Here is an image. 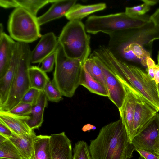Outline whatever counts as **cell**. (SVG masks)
<instances>
[{"instance_id": "1f68e13d", "label": "cell", "mask_w": 159, "mask_h": 159, "mask_svg": "<svg viewBox=\"0 0 159 159\" xmlns=\"http://www.w3.org/2000/svg\"><path fill=\"white\" fill-rule=\"evenodd\" d=\"M41 91L35 88H30L24 94L20 102L34 106L37 103Z\"/></svg>"}, {"instance_id": "f1b7e54d", "label": "cell", "mask_w": 159, "mask_h": 159, "mask_svg": "<svg viewBox=\"0 0 159 159\" xmlns=\"http://www.w3.org/2000/svg\"><path fill=\"white\" fill-rule=\"evenodd\" d=\"M144 3L138 6L126 7L125 12L130 15L141 16L149 11L150 6L157 3L156 0H142Z\"/></svg>"}, {"instance_id": "8d00e7d4", "label": "cell", "mask_w": 159, "mask_h": 159, "mask_svg": "<svg viewBox=\"0 0 159 159\" xmlns=\"http://www.w3.org/2000/svg\"><path fill=\"white\" fill-rule=\"evenodd\" d=\"M146 65L148 68H154L156 64L150 56L148 57L146 60Z\"/></svg>"}, {"instance_id": "44dd1931", "label": "cell", "mask_w": 159, "mask_h": 159, "mask_svg": "<svg viewBox=\"0 0 159 159\" xmlns=\"http://www.w3.org/2000/svg\"><path fill=\"white\" fill-rule=\"evenodd\" d=\"M106 7V4L103 3L89 5L75 4L65 16L69 21H81L89 15L102 10Z\"/></svg>"}, {"instance_id": "836d02e7", "label": "cell", "mask_w": 159, "mask_h": 159, "mask_svg": "<svg viewBox=\"0 0 159 159\" xmlns=\"http://www.w3.org/2000/svg\"><path fill=\"white\" fill-rule=\"evenodd\" d=\"M12 132L5 125L0 122V135L8 139L12 135Z\"/></svg>"}, {"instance_id": "5bb4252c", "label": "cell", "mask_w": 159, "mask_h": 159, "mask_svg": "<svg viewBox=\"0 0 159 159\" xmlns=\"http://www.w3.org/2000/svg\"><path fill=\"white\" fill-rule=\"evenodd\" d=\"M20 52L19 43L17 42L9 66L4 75L0 79V107L5 104L7 99L14 77Z\"/></svg>"}, {"instance_id": "ac0fdd59", "label": "cell", "mask_w": 159, "mask_h": 159, "mask_svg": "<svg viewBox=\"0 0 159 159\" xmlns=\"http://www.w3.org/2000/svg\"><path fill=\"white\" fill-rule=\"evenodd\" d=\"M36 136L34 131L30 134L23 135L12 132L8 139L16 147L23 159H33L34 142Z\"/></svg>"}, {"instance_id": "d6a6232c", "label": "cell", "mask_w": 159, "mask_h": 159, "mask_svg": "<svg viewBox=\"0 0 159 159\" xmlns=\"http://www.w3.org/2000/svg\"><path fill=\"white\" fill-rule=\"evenodd\" d=\"M57 56L56 50L46 57L42 62L41 69L45 73L52 71L55 64Z\"/></svg>"}, {"instance_id": "3957f363", "label": "cell", "mask_w": 159, "mask_h": 159, "mask_svg": "<svg viewBox=\"0 0 159 159\" xmlns=\"http://www.w3.org/2000/svg\"><path fill=\"white\" fill-rule=\"evenodd\" d=\"M56 52L55 68L51 82L63 96L70 98L80 85L84 64L79 60L68 57L59 43Z\"/></svg>"}, {"instance_id": "52a82bcc", "label": "cell", "mask_w": 159, "mask_h": 159, "mask_svg": "<svg viewBox=\"0 0 159 159\" xmlns=\"http://www.w3.org/2000/svg\"><path fill=\"white\" fill-rule=\"evenodd\" d=\"M40 26L37 17L20 7L16 8L9 17L8 30L17 42L28 43L36 40L41 36Z\"/></svg>"}, {"instance_id": "4316f807", "label": "cell", "mask_w": 159, "mask_h": 159, "mask_svg": "<svg viewBox=\"0 0 159 159\" xmlns=\"http://www.w3.org/2000/svg\"><path fill=\"white\" fill-rule=\"evenodd\" d=\"M83 66L94 79L102 84L107 89L103 72L93 59L89 57L84 62Z\"/></svg>"}, {"instance_id": "7c38bea8", "label": "cell", "mask_w": 159, "mask_h": 159, "mask_svg": "<svg viewBox=\"0 0 159 159\" xmlns=\"http://www.w3.org/2000/svg\"><path fill=\"white\" fill-rule=\"evenodd\" d=\"M51 159H72V144L64 132L50 135Z\"/></svg>"}, {"instance_id": "9c48e42d", "label": "cell", "mask_w": 159, "mask_h": 159, "mask_svg": "<svg viewBox=\"0 0 159 159\" xmlns=\"http://www.w3.org/2000/svg\"><path fill=\"white\" fill-rule=\"evenodd\" d=\"M89 57L93 59L102 69L106 81L108 97L119 109L126 96L127 92L125 87L98 57L92 54Z\"/></svg>"}, {"instance_id": "8992f818", "label": "cell", "mask_w": 159, "mask_h": 159, "mask_svg": "<svg viewBox=\"0 0 159 159\" xmlns=\"http://www.w3.org/2000/svg\"><path fill=\"white\" fill-rule=\"evenodd\" d=\"M20 52L14 79L8 98L0 107V111H7L20 103L30 88L28 70L31 63V51L28 43L19 42Z\"/></svg>"}, {"instance_id": "7a4b0ae2", "label": "cell", "mask_w": 159, "mask_h": 159, "mask_svg": "<svg viewBox=\"0 0 159 159\" xmlns=\"http://www.w3.org/2000/svg\"><path fill=\"white\" fill-rule=\"evenodd\" d=\"M89 147L93 159H131L135 150L120 117L102 127Z\"/></svg>"}, {"instance_id": "8fae6325", "label": "cell", "mask_w": 159, "mask_h": 159, "mask_svg": "<svg viewBox=\"0 0 159 159\" xmlns=\"http://www.w3.org/2000/svg\"><path fill=\"white\" fill-rule=\"evenodd\" d=\"M125 88L127 92L126 96L121 107L119 110L129 140L131 143L133 137L134 115L138 98L129 90Z\"/></svg>"}, {"instance_id": "603a6c76", "label": "cell", "mask_w": 159, "mask_h": 159, "mask_svg": "<svg viewBox=\"0 0 159 159\" xmlns=\"http://www.w3.org/2000/svg\"><path fill=\"white\" fill-rule=\"evenodd\" d=\"M33 159H51L50 136H36L34 142Z\"/></svg>"}, {"instance_id": "d4e9b609", "label": "cell", "mask_w": 159, "mask_h": 159, "mask_svg": "<svg viewBox=\"0 0 159 159\" xmlns=\"http://www.w3.org/2000/svg\"><path fill=\"white\" fill-rule=\"evenodd\" d=\"M151 22L154 24L151 28L141 32L138 35L140 43H147L159 39V8L150 17Z\"/></svg>"}, {"instance_id": "83f0119b", "label": "cell", "mask_w": 159, "mask_h": 159, "mask_svg": "<svg viewBox=\"0 0 159 159\" xmlns=\"http://www.w3.org/2000/svg\"><path fill=\"white\" fill-rule=\"evenodd\" d=\"M73 151L72 159H93L89 146L84 141L80 140L76 143Z\"/></svg>"}, {"instance_id": "6da1fadb", "label": "cell", "mask_w": 159, "mask_h": 159, "mask_svg": "<svg viewBox=\"0 0 159 159\" xmlns=\"http://www.w3.org/2000/svg\"><path fill=\"white\" fill-rule=\"evenodd\" d=\"M93 54L106 65L125 88L159 111L157 85L147 73L137 66L119 60L105 45H100Z\"/></svg>"}, {"instance_id": "60d3db41", "label": "cell", "mask_w": 159, "mask_h": 159, "mask_svg": "<svg viewBox=\"0 0 159 159\" xmlns=\"http://www.w3.org/2000/svg\"><path fill=\"white\" fill-rule=\"evenodd\" d=\"M138 159H145L144 158H143V157L140 156V157H139Z\"/></svg>"}, {"instance_id": "ba28073f", "label": "cell", "mask_w": 159, "mask_h": 159, "mask_svg": "<svg viewBox=\"0 0 159 159\" xmlns=\"http://www.w3.org/2000/svg\"><path fill=\"white\" fill-rule=\"evenodd\" d=\"M131 143L135 149L143 150L159 155V114L158 113L133 138Z\"/></svg>"}, {"instance_id": "d6986e66", "label": "cell", "mask_w": 159, "mask_h": 159, "mask_svg": "<svg viewBox=\"0 0 159 159\" xmlns=\"http://www.w3.org/2000/svg\"><path fill=\"white\" fill-rule=\"evenodd\" d=\"M56 0H0V5L4 8L20 7L36 17L39 11L46 5Z\"/></svg>"}, {"instance_id": "2e32d148", "label": "cell", "mask_w": 159, "mask_h": 159, "mask_svg": "<svg viewBox=\"0 0 159 159\" xmlns=\"http://www.w3.org/2000/svg\"><path fill=\"white\" fill-rule=\"evenodd\" d=\"M76 0H56L45 13L37 17L40 26L66 15L76 4Z\"/></svg>"}, {"instance_id": "7402d4cb", "label": "cell", "mask_w": 159, "mask_h": 159, "mask_svg": "<svg viewBox=\"0 0 159 159\" xmlns=\"http://www.w3.org/2000/svg\"><path fill=\"white\" fill-rule=\"evenodd\" d=\"M80 85L84 86L92 93L103 96H108L106 87L94 79L84 66L81 72Z\"/></svg>"}, {"instance_id": "ffe728a7", "label": "cell", "mask_w": 159, "mask_h": 159, "mask_svg": "<svg viewBox=\"0 0 159 159\" xmlns=\"http://www.w3.org/2000/svg\"><path fill=\"white\" fill-rule=\"evenodd\" d=\"M48 101L45 94L42 91L37 103L32 107L30 118L26 121L31 130L38 129L42 125L43 121L44 111L47 106Z\"/></svg>"}, {"instance_id": "ab89813d", "label": "cell", "mask_w": 159, "mask_h": 159, "mask_svg": "<svg viewBox=\"0 0 159 159\" xmlns=\"http://www.w3.org/2000/svg\"><path fill=\"white\" fill-rule=\"evenodd\" d=\"M157 61H158V64L159 65V53H158V57H157Z\"/></svg>"}, {"instance_id": "74e56055", "label": "cell", "mask_w": 159, "mask_h": 159, "mask_svg": "<svg viewBox=\"0 0 159 159\" xmlns=\"http://www.w3.org/2000/svg\"><path fill=\"white\" fill-rule=\"evenodd\" d=\"M148 76L152 80H154V68H148L146 69Z\"/></svg>"}, {"instance_id": "f35d334b", "label": "cell", "mask_w": 159, "mask_h": 159, "mask_svg": "<svg viewBox=\"0 0 159 159\" xmlns=\"http://www.w3.org/2000/svg\"><path fill=\"white\" fill-rule=\"evenodd\" d=\"M3 26L2 23H1L0 25V34L3 33Z\"/></svg>"}, {"instance_id": "484cf974", "label": "cell", "mask_w": 159, "mask_h": 159, "mask_svg": "<svg viewBox=\"0 0 159 159\" xmlns=\"http://www.w3.org/2000/svg\"><path fill=\"white\" fill-rule=\"evenodd\" d=\"M0 159H23L19 152L8 139L0 135Z\"/></svg>"}, {"instance_id": "e575fe53", "label": "cell", "mask_w": 159, "mask_h": 159, "mask_svg": "<svg viewBox=\"0 0 159 159\" xmlns=\"http://www.w3.org/2000/svg\"><path fill=\"white\" fill-rule=\"evenodd\" d=\"M135 150L145 159H159V155L143 150L136 149Z\"/></svg>"}, {"instance_id": "9a60e30c", "label": "cell", "mask_w": 159, "mask_h": 159, "mask_svg": "<svg viewBox=\"0 0 159 159\" xmlns=\"http://www.w3.org/2000/svg\"><path fill=\"white\" fill-rule=\"evenodd\" d=\"M30 118V116H19L7 111H0V122L7 126L12 132L18 135L29 134L34 131L30 129L26 122Z\"/></svg>"}, {"instance_id": "277c9868", "label": "cell", "mask_w": 159, "mask_h": 159, "mask_svg": "<svg viewBox=\"0 0 159 159\" xmlns=\"http://www.w3.org/2000/svg\"><path fill=\"white\" fill-rule=\"evenodd\" d=\"M151 23L150 17L133 16L125 12L89 16L85 25L87 32L96 34L101 32L109 34L115 32L136 29Z\"/></svg>"}, {"instance_id": "30bf717a", "label": "cell", "mask_w": 159, "mask_h": 159, "mask_svg": "<svg viewBox=\"0 0 159 159\" xmlns=\"http://www.w3.org/2000/svg\"><path fill=\"white\" fill-rule=\"evenodd\" d=\"M59 44L58 40L53 32H49L42 36L38 43L31 51V63H42L57 49Z\"/></svg>"}, {"instance_id": "5b68a950", "label": "cell", "mask_w": 159, "mask_h": 159, "mask_svg": "<svg viewBox=\"0 0 159 159\" xmlns=\"http://www.w3.org/2000/svg\"><path fill=\"white\" fill-rule=\"evenodd\" d=\"M81 21H69L58 38L59 44L69 58L78 59L84 64L91 52L90 36Z\"/></svg>"}, {"instance_id": "b9f144b4", "label": "cell", "mask_w": 159, "mask_h": 159, "mask_svg": "<svg viewBox=\"0 0 159 159\" xmlns=\"http://www.w3.org/2000/svg\"><path fill=\"white\" fill-rule=\"evenodd\" d=\"M157 87H158V93H159V83L157 84Z\"/></svg>"}, {"instance_id": "4fadbf2b", "label": "cell", "mask_w": 159, "mask_h": 159, "mask_svg": "<svg viewBox=\"0 0 159 159\" xmlns=\"http://www.w3.org/2000/svg\"><path fill=\"white\" fill-rule=\"evenodd\" d=\"M157 112L146 102L138 98L134 115L132 139L149 122Z\"/></svg>"}, {"instance_id": "e0dca14e", "label": "cell", "mask_w": 159, "mask_h": 159, "mask_svg": "<svg viewBox=\"0 0 159 159\" xmlns=\"http://www.w3.org/2000/svg\"><path fill=\"white\" fill-rule=\"evenodd\" d=\"M16 44L17 42L5 32L0 34V79L9 66Z\"/></svg>"}, {"instance_id": "f546056e", "label": "cell", "mask_w": 159, "mask_h": 159, "mask_svg": "<svg viewBox=\"0 0 159 159\" xmlns=\"http://www.w3.org/2000/svg\"><path fill=\"white\" fill-rule=\"evenodd\" d=\"M43 91L49 101L57 103L63 100V96L50 80L47 82Z\"/></svg>"}, {"instance_id": "cb8c5ba5", "label": "cell", "mask_w": 159, "mask_h": 159, "mask_svg": "<svg viewBox=\"0 0 159 159\" xmlns=\"http://www.w3.org/2000/svg\"><path fill=\"white\" fill-rule=\"evenodd\" d=\"M30 88L43 91L50 79L46 73L36 66H31L28 70Z\"/></svg>"}, {"instance_id": "d590c367", "label": "cell", "mask_w": 159, "mask_h": 159, "mask_svg": "<svg viewBox=\"0 0 159 159\" xmlns=\"http://www.w3.org/2000/svg\"><path fill=\"white\" fill-rule=\"evenodd\" d=\"M154 80L157 85L159 83V65H156L154 68Z\"/></svg>"}, {"instance_id": "4dcf8cb0", "label": "cell", "mask_w": 159, "mask_h": 159, "mask_svg": "<svg viewBox=\"0 0 159 159\" xmlns=\"http://www.w3.org/2000/svg\"><path fill=\"white\" fill-rule=\"evenodd\" d=\"M33 106L30 104L20 102L7 112L11 114L19 116H30Z\"/></svg>"}]
</instances>
